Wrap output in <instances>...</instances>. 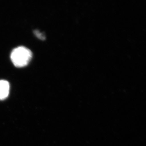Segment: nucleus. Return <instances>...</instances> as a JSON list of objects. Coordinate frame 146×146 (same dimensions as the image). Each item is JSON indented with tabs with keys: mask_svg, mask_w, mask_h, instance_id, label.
Here are the masks:
<instances>
[{
	"mask_svg": "<svg viewBox=\"0 0 146 146\" xmlns=\"http://www.w3.org/2000/svg\"><path fill=\"white\" fill-rule=\"evenodd\" d=\"M32 53L24 47H19L13 50L11 59L13 65L17 68L26 66L32 59Z\"/></svg>",
	"mask_w": 146,
	"mask_h": 146,
	"instance_id": "obj_1",
	"label": "nucleus"
},
{
	"mask_svg": "<svg viewBox=\"0 0 146 146\" xmlns=\"http://www.w3.org/2000/svg\"><path fill=\"white\" fill-rule=\"evenodd\" d=\"M10 92V84L6 80H0V100L7 98Z\"/></svg>",
	"mask_w": 146,
	"mask_h": 146,
	"instance_id": "obj_2",
	"label": "nucleus"
},
{
	"mask_svg": "<svg viewBox=\"0 0 146 146\" xmlns=\"http://www.w3.org/2000/svg\"><path fill=\"white\" fill-rule=\"evenodd\" d=\"M35 34L36 35V36H37V37L39 38V39H41V40H44V36L42 34V33H40L37 30H36L35 31Z\"/></svg>",
	"mask_w": 146,
	"mask_h": 146,
	"instance_id": "obj_3",
	"label": "nucleus"
}]
</instances>
